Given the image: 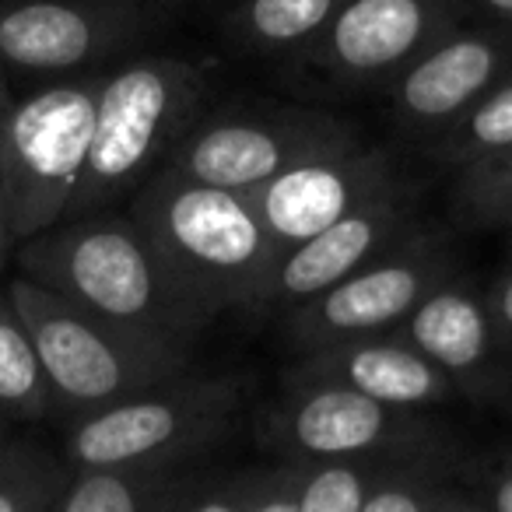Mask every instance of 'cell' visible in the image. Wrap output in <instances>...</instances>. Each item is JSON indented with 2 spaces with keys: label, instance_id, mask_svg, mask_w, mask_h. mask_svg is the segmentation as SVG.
Here are the masks:
<instances>
[{
  "label": "cell",
  "instance_id": "6da1fadb",
  "mask_svg": "<svg viewBox=\"0 0 512 512\" xmlns=\"http://www.w3.org/2000/svg\"><path fill=\"white\" fill-rule=\"evenodd\" d=\"M22 278L144 341L193 355L211 316L172 281L130 214L95 211L22 242Z\"/></svg>",
  "mask_w": 512,
  "mask_h": 512
},
{
  "label": "cell",
  "instance_id": "7a4b0ae2",
  "mask_svg": "<svg viewBox=\"0 0 512 512\" xmlns=\"http://www.w3.org/2000/svg\"><path fill=\"white\" fill-rule=\"evenodd\" d=\"M130 218L179 288L211 320L271 306L281 249L246 193L155 172L130 197Z\"/></svg>",
  "mask_w": 512,
  "mask_h": 512
},
{
  "label": "cell",
  "instance_id": "3957f363",
  "mask_svg": "<svg viewBox=\"0 0 512 512\" xmlns=\"http://www.w3.org/2000/svg\"><path fill=\"white\" fill-rule=\"evenodd\" d=\"M211 95V67L176 53H141L102 74L85 172L67 218L109 211L155 176Z\"/></svg>",
  "mask_w": 512,
  "mask_h": 512
},
{
  "label": "cell",
  "instance_id": "277c9868",
  "mask_svg": "<svg viewBox=\"0 0 512 512\" xmlns=\"http://www.w3.org/2000/svg\"><path fill=\"white\" fill-rule=\"evenodd\" d=\"M4 295L36 344L53 407L74 418L183 376L193 362V355L127 334L22 274Z\"/></svg>",
  "mask_w": 512,
  "mask_h": 512
},
{
  "label": "cell",
  "instance_id": "5b68a950",
  "mask_svg": "<svg viewBox=\"0 0 512 512\" xmlns=\"http://www.w3.org/2000/svg\"><path fill=\"white\" fill-rule=\"evenodd\" d=\"M239 376H172L116 404L74 418L67 463L92 467H155L193 463L235 428L242 407Z\"/></svg>",
  "mask_w": 512,
  "mask_h": 512
},
{
  "label": "cell",
  "instance_id": "8992f818",
  "mask_svg": "<svg viewBox=\"0 0 512 512\" xmlns=\"http://www.w3.org/2000/svg\"><path fill=\"white\" fill-rule=\"evenodd\" d=\"M102 74L53 81L11 102L0 120V190L18 242L67 218L92 144Z\"/></svg>",
  "mask_w": 512,
  "mask_h": 512
},
{
  "label": "cell",
  "instance_id": "52a82bcc",
  "mask_svg": "<svg viewBox=\"0 0 512 512\" xmlns=\"http://www.w3.org/2000/svg\"><path fill=\"white\" fill-rule=\"evenodd\" d=\"M355 123L313 106L204 113L158 172L186 183L246 193L281 172L358 144Z\"/></svg>",
  "mask_w": 512,
  "mask_h": 512
},
{
  "label": "cell",
  "instance_id": "ba28073f",
  "mask_svg": "<svg viewBox=\"0 0 512 512\" xmlns=\"http://www.w3.org/2000/svg\"><path fill=\"white\" fill-rule=\"evenodd\" d=\"M260 439L295 463L439 456V428L425 411L379 404L295 372H288L285 390L260 418Z\"/></svg>",
  "mask_w": 512,
  "mask_h": 512
},
{
  "label": "cell",
  "instance_id": "9c48e42d",
  "mask_svg": "<svg viewBox=\"0 0 512 512\" xmlns=\"http://www.w3.org/2000/svg\"><path fill=\"white\" fill-rule=\"evenodd\" d=\"M460 274L453 246L425 225L404 242L348 274L316 299L285 309V341L295 355L330 348L341 341L376 337L397 330L428 292Z\"/></svg>",
  "mask_w": 512,
  "mask_h": 512
},
{
  "label": "cell",
  "instance_id": "30bf717a",
  "mask_svg": "<svg viewBox=\"0 0 512 512\" xmlns=\"http://www.w3.org/2000/svg\"><path fill=\"white\" fill-rule=\"evenodd\" d=\"M463 22V0H348L295 53V71L337 92L390 85L404 67Z\"/></svg>",
  "mask_w": 512,
  "mask_h": 512
},
{
  "label": "cell",
  "instance_id": "8fae6325",
  "mask_svg": "<svg viewBox=\"0 0 512 512\" xmlns=\"http://www.w3.org/2000/svg\"><path fill=\"white\" fill-rule=\"evenodd\" d=\"M162 18L127 0H0V64L71 74L151 39Z\"/></svg>",
  "mask_w": 512,
  "mask_h": 512
},
{
  "label": "cell",
  "instance_id": "7c38bea8",
  "mask_svg": "<svg viewBox=\"0 0 512 512\" xmlns=\"http://www.w3.org/2000/svg\"><path fill=\"white\" fill-rule=\"evenodd\" d=\"M404 179V169L390 151L358 141L334 155L295 165L246 190V197L278 249L288 253Z\"/></svg>",
  "mask_w": 512,
  "mask_h": 512
},
{
  "label": "cell",
  "instance_id": "4fadbf2b",
  "mask_svg": "<svg viewBox=\"0 0 512 512\" xmlns=\"http://www.w3.org/2000/svg\"><path fill=\"white\" fill-rule=\"evenodd\" d=\"M512 74V25L453 29L390 81V116L411 137H442Z\"/></svg>",
  "mask_w": 512,
  "mask_h": 512
},
{
  "label": "cell",
  "instance_id": "5bb4252c",
  "mask_svg": "<svg viewBox=\"0 0 512 512\" xmlns=\"http://www.w3.org/2000/svg\"><path fill=\"white\" fill-rule=\"evenodd\" d=\"M418 225V190L411 183H400L393 190L379 193L376 200L355 207L323 228L320 235L299 242L281 256L278 278H274L271 306L295 309L302 302L316 299L320 292L334 288L348 274L362 271L365 264L390 253L397 242H404Z\"/></svg>",
  "mask_w": 512,
  "mask_h": 512
},
{
  "label": "cell",
  "instance_id": "9a60e30c",
  "mask_svg": "<svg viewBox=\"0 0 512 512\" xmlns=\"http://www.w3.org/2000/svg\"><path fill=\"white\" fill-rule=\"evenodd\" d=\"M428 358L467 397H484L498 386V355L509 351L491 320L488 295L453 274L414 306L393 330Z\"/></svg>",
  "mask_w": 512,
  "mask_h": 512
},
{
  "label": "cell",
  "instance_id": "2e32d148",
  "mask_svg": "<svg viewBox=\"0 0 512 512\" xmlns=\"http://www.w3.org/2000/svg\"><path fill=\"white\" fill-rule=\"evenodd\" d=\"M288 372L302 379H323V383L344 386L379 404L407 407V411L449 404L460 393L446 372L435 369L421 351H414L393 330L309 351V355H299V362Z\"/></svg>",
  "mask_w": 512,
  "mask_h": 512
},
{
  "label": "cell",
  "instance_id": "e0dca14e",
  "mask_svg": "<svg viewBox=\"0 0 512 512\" xmlns=\"http://www.w3.org/2000/svg\"><path fill=\"white\" fill-rule=\"evenodd\" d=\"M197 477L193 463L74 470L53 512H172Z\"/></svg>",
  "mask_w": 512,
  "mask_h": 512
},
{
  "label": "cell",
  "instance_id": "ac0fdd59",
  "mask_svg": "<svg viewBox=\"0 0 512 512\" xmlns=\"http://www.w3.org/2000/svg\"><path fill=\"white\" fill-rule=\"evenodd\" d=\"M348 0H239L225 18L232 43L267 57H295Z\"/></svg>",
  "mask_w": 512,
  "mask_h": 512
},
{
  "label": "cell",
  "instance_id": "d6986e66",
  "mask_svg": "<svg viewBox=\"0 0 512 512\" xmlns=\"http://www.w3.org/2000/svg\"><path fill=\"white\" fill-rule=\"evenodd\" d=\"M50 411L53 397L43 365H39L36 344L11 309L8 295H0V414L39 421Z\"/></svg>",
  "mask_w": 512,
  "mask_h": 512
},
{
  "label": "cell",
  "instance_id": "ffe728a7",
  "mask_svg": "<svg viewBox=\"0 0 512 512\" xmlns=\"http://www.w3.org/2000/svg\"><path fill=\"white\" fill-rule=\"evenodd\" d=\"M505 151H512V74L498 81L446 134L435 137V158L449 169H463Z\"/></svg>",
  "mask_w": 512,
  "mask_h": 512
},
{
  "label": "cell",
  "instance_id": "44dd1931",
  "mask_svg": "<svg viewBox=\"0 0 512 512\" xmlns=\"http://www.w3.org/2000/svg\"><path fill=\"white\" fill-rule=\"evenodd\" d=\"M390 463L397 460L365 456V460L299 463V512H362L365 498Z\"/></svg>",
  "mask_w": 512,
  "mask_h": 512
},
{
  "label": "cell",
  "instance_id": "7402d4cb",
  "mask_svg": "<svg viewBox=\"0 0 512 512\" xmlns=\"http://www.w3.org/2000/svg\"><path fill=\"white\" fill-rule=\"evenodd\" d=\"M67 474L32 442H0V512H46L57 505Z\"/></svg>",
  "mask_w": 512,
  "mask_h": 512
},
{
  "label": "cell",
  "instance_id": "603a6c76",
  "mask_svg": "<svg viewBox=\"0 0 512 512\" xmlns=\"http://www.w3.org/2000/svg\"><path fill=\"white\" fill-rule=\"evenodd\" d=\"M449 207L463 225L512 228V151L456 169Z\"/></svg>",
  "mask_w": 512,
  "mask_h": 512
},
{
  "label": "cell",
  "instance_id": "cb8c5ba5",
  "mask_svg": "<svg viewBox=\"0 0 512 512\" xmlns=\"http://www.w3.org/2000/svg\"><path fill=\"white\" fill-rule=\"evenodd\" d=\"M446 488L449 481L439 467V456H407L386 467L362 512H432Z\"/></svg>",
  "mask_w": 512,
  "mask_h": 512
},
{
  "label": "cell",
  "instance_id": "d4e9b609",
  "mask_svg": "<svg viewBox=\"0 0 512 512\" xmlns=\"http://www.w3.org/2000/svg\"><path fill=\"white\" fill-rule=\"evenodd\" d=\"M256 481H260V470H242V474L221 477V481L197 477L172 512H246Z\"/></svg>",
  "mask_w": 512,
  "mask_h": 512
},
{
  "label": "cell",
  "instance_id": "484cf974",
  "mask_svg": "<svg viewBox=\"0 0 512 512\" xmlns=\"http://www.w3.org/2000/svg\"><path fill=\"white\" fill-rule=\"evenodd\" d=\"M246 512H299V463L285 460L274 470H260Z\"/></svg>",
  "mask_w": 512,
  "mask_h": 512
},
{
  "label": "cell",
  "instance_id": "4316f807",
  "mask_svg": "<svg viewBox=\"0 0 512 512\" xmlns=\"http://www.w3.org/2000/svg\"><path fill=\"white\" fill-rule=\"evenodd\" d=\"M484 295H488V309H491V320H495L498 337H502L505 348H512V264L505 267V274Z\"/></svg>",
  "mask_w": 512,
  "mask_h": 512
},
{
  "label": "cell",
  "instance_id": "83f0119b",
  "mask_svg": "<svg viewBox=\"0 0 512 512\" xmlns=\"http://www.w3.org/2000/svg\"><path fill=\"white\" fill-rule=\"evenodd\" d=\"M484 505L488 512H512V456L484 477Z\"/></svg>",
  "mask_w": 512,
  "mask_h": 512
},
{
  "label": "cell",
  "instance_id": "f1b7e54d",
  "mask_svg": "<svg viewBox=\"0 0 512 512\" xmlns=\"http://www.w3.org/2000/svg\"><path fill=\"white\" fill-rule=\"evenodd\" d=\"M432 512H488V505L477 502L474 495H463V491H456L453 484H449L446 495L439 498V505H435Z\"/></svg>",
  "mask_w": 512,
  "mask_h": 512
},
{
  "label": "cell",
  "instance_id": "f546056e",
  "mask_svg": "<svg viewBox=\"0 0 512 512\" xmlns=\"http://www.w3.org/2000/svg\"><path fill=\"white\" fill-rule=\"evenodd\" d=\"M15 232H11V218H8V200H4V190H0V271L8 264L11 246H15Z\"/></svg>",
  "mask_w": 512,
  "mask_h": 512
},
{
  "label": "cell",
  "instance_id": "4dcf8cb0",
  "mask_svg": "<svg viewBox=\"0 0 512 512\" xmlns=\"http://www.w3.org/2000/svg\"><path fill=\"white\" fill-rule=\"evenodd\" d=\"M8 106H11V95H8V88H4V74H0V116L8 113Z\"/></svg>",
  "mask_w": 512,
  "mask_h": 512
},
{
  "label": "cell",
  "instance_id": "1f68e13d",
  "mask_svg": "<svg viewBox=\"0 0 512 512\" xmlns=\"http://www.w3.org/2000/svg\"><path fill=\"white\" fill-rule=\"evenodd\" d=\"M127 4H151V8H155L158 0H127Z\"/></svg>",
  "mask_w": 512,
  "mask_h": 512
},
{
  "label": "cell",
  "instance_id": "d6a6232c",
  "mask_svg": "<svg viewBox=\"0 0 512 512\" xmlns=\"http://www.w3.org/2000/svg\"><path fill=\"white\" fill-rule=\"evenodd\" d=\"M4 439H8V428H4V425H0V442H4Z\"/></svg>",
  "mask_w": 512,
  "mask_h": 512
},
{
  "label": "cell",
  "instance_id": "836d02e7",
  "mask_svg": "<svg viewBox=\"0 0 512 512\" xmlns=\"http://www.w3.org/2000/svg\"><path fill=\"white\" fill-rule=\"evenodd\" d=\"M495 4H502V8H512V0H495Z\"/></svg>",
  "mask_w": 512,
  "mask_h": 512
},
{
  "label": "cell",
  "instance_id": "e575fe53",
  "mask_svg": "<svg viewBox=\"0 0 512 512\" xmlns=\"http://www.w3.org/2000/svg\"><path fill=\"white\" fill-rule=\"evenodd\" d=\"M46 512H53V509H46Z\"/></svg>",
  "mask_w": 512,
  "mask_h": 512
},
{
  "label": "cell",
  "instance_id": "d590c367",
  "mask_svg": "<svg viewBox=\"0 0 512 512\" xmlns=\"http://www.w3.org/2000/svg\"><path fill=\"white\" fill-rule=\"evenodd\" d=\"M0 120H4V116H0Z\"/></svg>",
  "mask_w": 512,
  "mask_h": 512
}]
</instances>
